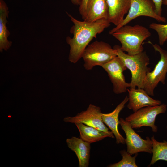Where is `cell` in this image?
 <instances>
[{"mask_svg": "<svg viewBox=\"0 0 167 167\" xmlns=\"http://www.w3.org/2000/svg\"><path fill=\"white\" fill-rule=\"evenodd\" d=\"M128 92L129 103L127 107L134 112L148 106L159 105L162 104L161 101L151 97L144 89L142 88H130Z\"/></svg>", "mask_w": 167, "mask_h": 167, "instance_id": "cell-11", "label": "cell"}, {"mask_svg": "<svg viewBox=\"0 0 167 167\" xmlns=\"http://www.w3.org/2000/svg\"><path fill=\"white\" fill-rule=\"evenodd\" d=\"M151 139L152 143V156L150 165H153L157 161L162 160L167 161V141H157L153 135Z\"/></svg>", "mask_w": 167, "mask_h": 167, "instance_id": "cell-18", "label": "cell"}, {"mask_svg": "<svg viewBox=\"0 0 167 167\" xmlns=\"http://www.w3.org/2000/svg\"><path fill=\"white\" fill-rule=\"evenodd\" d=\"M167 106L165 104L154 106H148L141 108L125 118V120L133 128L138 129L143 126L151 128L154 132L158 131V127L155 125L156 116L165 113Z\"/></svg>", "mask_w": 167, "mask_h": 167, "instance_id": "cell-5", "label": "cell"}, {"mask_svg": "<svg viewBox=\"0 0 167 167\" xmlns=\"http://www.w3.org/2000/svg\"><path fill=\"white\" fill-rule=\"evenodd\" d=\"M75 124L79 131L80 138L91 143L99 141L106 137H115L112 131L105 132L82 123Z\"/></svg>", "mask_w": 167, "mask_h": 167, "instance_id": "cell-16", "label": "cell"}, {"mask_svg": "<svg viewBox=\"0 0 167 167\" xmlns=\"http://www.w3.org/2000/svg\"><path fill=\"white\" fill-rule=\"evenodd\" d=\"M119 124L125 132L126 138L125 143L127 151L131 155L140 152L152 153V143L148 137L143 139L133 130L130 124L122 118L119 120Z\"/></svg>", "mask_w": 167, "mask_h": 167, "instance_id": "cell-8", "label": "cell"}, {"mask_svg": "<svg viewBox=\"0 0 167 167\" xmlns=\"http://www.w3.org/2000/svg\"><path fill=\"white\" fill-rule=\"evenodd\" d=\"M162 4L164 5H167V0H163Z\"/></svg>", "mask_w": 167, "mask_h": 167, "instance_id": "cell-24", "label": "cell"}, {"mask_svg": "<svg viewBox=\"0 0 167 167\" xmlns=\"http://www.w3.org/2000/svg\"><path fill=\"white\" fill-rule=\"evenodd\" d=\"M81 15L84 20L88 22L108 20V9L105 0H88L86 8Z\"/></svg>", "mask_w": 167, "mask_h": 167, "instance_id": "cell-12", "label": "cell"}, {"mask_svg": "<svg viewBox=\"0 0 167 167\" xmlns=\"http://www.w3.org/2000/svg\"><path fill=\"white\" fill-rule=\"evenodd\" d=\"M128 100V96H126L112 112L108 113H102L101 114L103 122L108 126L113 134L117 144H124L126 143L125 139L121 135L118 130L119 124L118 117L120 112L123 109Z\"/></svg>", "mask_w": 167, "mask_h": 167, "instance_id": "cell-14", "label": "cell"}, {"mask_svg": "<svg viewBox=\"0 0 167 167\" xmlns=\"http://www.w3.org/2000/svg\"><path fill=\"white\" fill-rule=\"evenodd\" d=\"M113 48L117 51V56L123 61L131 74L130 88L143 89V84L147 73L151 71L148 66L150 59L146 51L131 55L125 53L119 45H115Z\"/></svg>", "mask_w": 167, "mask_h": 167, "instance_id": "cell-3", "label": "cell"}, {"mask_svg": "<svg viewBox=\"0 0 167 167\" xmlns=\"http://www.w3.org/2000/svg\"><path fill=\"white\" fill-rule=\"evenodd\" d=\"M140 16L149 17L159 22L165 23L166 21V18L156 13L155 6L152 1L131 0L130 7L126 17L120 24L110 30L109 33L112 35L117 30Z\"/></svg>", "mask_w": 167, "mask_h": 167, "instance_id": "cell-7", "label": "cell"}, {"mask_svg": "<svg viewBox=\"0 0 167 167\" xmlns=\"http://www.w3.org/2000/svg\"><path fill=\"white\" fill-rule=\"evenodd\" d=\"M148 42L152 45L156 51L159 53L161 56L153 70L147 73L144 81L143 89L149 95L152 96L154 95V90L159 83L165 84L167 73V51L157 44H153L150 41Z\"/></svg>", "mask_w": 167, "mask_h": 167, "instance_id": "cell-6", "label": "cell"}, {"mask_svg": "<svg viewBox=\"0 0 167 167\" xmlns=\"http://www.w3.org/2000/svg\"><path fill=\"white\" fill-rule=\"evenodd\" d=\"M74 24L70 29L73 37L68 36L66 42L70 46L69 60L75 63L82 57L83 53L91 41L110 25L108 20L101 19L90 22L80 21L67 13Z\"/></svg>", "mask_w": 167, "mask_h": 167, "instance_id": "cell-1", "label": "cell"}, {"mask_svg": "<svg viewBox=\"0 0 167 167\" xmlns=\"http://www.w3.org/2000/svg\"><path fill=\"white\" fill-rule=\"evenodd\" d=\"M101 114L100 107L90 104L86 110L74 116L66 117L64 118V121L75 124L82 123L105 132H110L111 131H109L103 121Z\"/></svg>", "mask_w": 167, "mask_h": 167, "instance_id": "cell-10", "label": "cell"}, {"mask_svg": "<svg viewBox=\"0 0 167 167\" xmlns=\"http://www.w3.org/2000/svg\"><path fill=\"white\" fill-rule=\"evenodd\" d=\"M88 0H81V3L79 5V11L81 15L85 10L87 4Z\"/></svg>", "mask_w": 167, "mask_h": 167, "instance_id": "cell-22", "label": "cell"}, {"mask_svg": "<svg viewBox=\"0 0 167 167\" xmlns=\"http://www.w3.org/2000/svg\"><path fill=\"white\" fill-rule=\"evenodd\" d=\"M163 0H152L153 3L156 13L159 16H161V6Z\"/></svg>", "mask_w": 167, "mask_h": 167, "instance_id": "cell-21", "label": "cell"}, {"mask_svg": "<svg viewBox=\"0 0 167 167\" xmlns=\"http://www.w3.org/2000/svg\"><path fill=\"white\" fill-rule=\"evenodd\" d=\"M149 28L156 31L158 36L159 44L163 45L167 41V24H162L152 23L150 24Z\"/></svg>", "mask_w": 167, "mask_h": 167, "instance_id": "cell-20", "label": "cell"}, {"mask_svg": "<svg viewBox=\"0 0 167 167\" xmlns=\"http://www.w3.org/2000/svg\"><path fill=\"white\" fill-rule=\"evenodd\" d=\"M72 3L74 5H79L81 0H71Z\"/></svg>", "mask_w": 167, "mask_h": 167, "instance_id": "cell-23", "label": "cell"}, {"mask_svg": "<svg viewBox=\"0 0 167 167\" xmlns=\"http://www.w3.org/2000/svg\"><path fill=\"white\" fill-rule=\"evenodd\" d=\"M166 129L167 130V126H166Z\"/></svg>", "mask_w": 167, "mask_h": 167, "instance_id": "cell-25", "label": "cell"}, {"mask_svg": "<svg viewBox=\"0 0 167 167\" xmlns=\"http://www.w3.org/2000/svg\"><path fill=\"white\" fill-rule=\"evenodd\" d=\"M117 56L116 50L108 43L96 41L88 45L82 57L85 69L91 70L95 66H102Z\"/></svg>", "mask_w": 167, "mask_h": 167, "instance_id": "cell-4", "label": "cell"}, {"mask_svg": "<svg viewBox=\"0 0 167 167\" xmlns=\"http://www.w3.org/2000/svg\"><path fill=\"white\" fill-rule=\"evenodd\" d=\"M107 72L116 94L126 92L130 83L126 82L123 72L127 68L123 61L118 56L101 66Z\"/></svg>", "mask_w": 167, "mask_h": 167, "instance_id": "cell-9", "label": "cell"}, {"mask_svg": "<svg viewBox=\"0 0 167 167\" xmlns=\"http://www.w3.org/2000/svg\"><path fill=\"white\" fill-rule=\"evenodd\" d=\"M120 153L122 157V159L119 162L109 165L108 167H137L138 166L136 163V158L138 153L135 154L134 156H132L131 154L125 150H122Z\"/></svg>", "mask_w": 167, "mask_h": 167, "instance_id": "cell-19", "label": "cell"}, {"mask_svg": "<svg viewBox=\"0 0 167 167\" xmlns=\"http://www.w3.org/2000/svg\"><path fill=\"white\" fill-rule=\"evenodd\" d=\"M108 9V20L116 26L123 21L129 10L131 0H105Z\"/></svg>", "mask_w": 167, "mask_h": 167, "instance_id": "cell-15", "label": "cell"}, {"mask_svg": "<svg viewBox=\"0 0 167 167\" xmlns=\"http://www.w3.org/2000/svg\"><path fill=\"white\" fill-rule=\"evenodd\" d=\"M6 5L2 0L0 1V51L3 49L7 51L11 45V42L9 41L7 37L9 32L7 29L6 24L7 22L9 11Z\"/></svg>", "mask_w": 167, "mask_h": 167, "instance_id": "cell-17", "label": "cell"}, {"mask_svg": "<svg viewBox=\"0 0 167 167\" xmlns=\"http://www.w3.org/2000/svg\"><path fill=\"white\" fill-rule=\"evenodd\" d=\"M112 35L121 43L122 50L132 55L143 51V42L151 36V33L143 26L126 24L117 30Z\"/></svg>", "mask_w": 167, "mask_h": 167, "instance_id": "cell-2", "label": "cell"}, {"mask_svg": "<svg viewBox=\"0 0 167 167\" xmlns=\"http://www.w3.org/2000/svg\"><path fill=\"white\" fill-rule=\"evenodd\" d=\"M66 142L68 147L77 156L79 162L78 167H88L91 143L75 136L67 139Z\"/></svg>", "mask_w": 167, "mask_h": 167, "instance_id": "cell-13", "label": "cell"}]
</instances>
